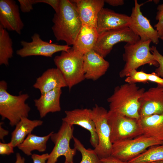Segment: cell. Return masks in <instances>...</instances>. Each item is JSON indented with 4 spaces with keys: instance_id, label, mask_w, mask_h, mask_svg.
Instances as JSON below:
<instances>
[{
    "instance_id": "cell-1",
    "label": "cell",
    "mask_w": 163,
    "mask_h": 163,
    "mask_svg": "<svg viewBox=\"0 0 163 163\" xmlns=\"http://www.w3.org/2000/svg\"><path fill=\"white\" fill-rule=\"evenodd\" d=\"M52 29L56 40L73 45L82 24L71 0H60L59 12L55 13Z\"/></svg>"
},
{
    "instance_id": "cell-2",
    "label": "cell",
    "mask_w": 163,
    "mask_h": 163,
    "mask_svg": "<svg viewBox=\"0 0 163 163\" xmlns=\"http://www.w3.org/2000/svg\"><path fill=\"white\" fill-rule=\"evenodd\" d=\"M145 91L136 84L126 83L114 88L107 99L109 110L127 117L139 119V100Z\"/></svg>"
},
{
    "instance_id": "cell-3",
    "label": "cell",
    "mask_w": 163,
    "mask_h": 163,
    "mask_svg": "<svg viewBox=\"0 0 163 163\" xmlns=\"http://www.w3.org/2000/svg\"><path fill=\"white\" fill-rule=\"evenodd\" d=\"M6 81L0 82V115L2 119H7L11 126H15L23 117H28L30 108L26 103L29 98L27 94L14 95L7 91Z\"/></svg>"
},
{
    "instance_id": "cell-4",
    "label": "cell",
    "mask_w": 163,
    "mask_h": 163,
    "mask_svg": "<svg viewBox=\"0 0 163 163\" xmlns=\"http://www.w3.org/2000/svg\"><path fill=\"white\" fill-rule=\"evenodd\" d=\"M151 42L150 40H139L134 43H126L122 56L125 63L119 72L120 78L127 77L132 71L145 64L158 67V64L150 50Z\"/></svg>"
},
{
    "instance_id": "cell-5",
    "label": "cell",
    "mask_w": 163,
    "mask_h": 163,
    "mask_svg": "<svg viewBox=\"0 0 163 163\" xmlns=\"http://www.w3.org/2000/svg\"><path fill=\"white\" fill-rule=\"evenodd\" d=\"M83 55L72 47L61 52L53 60L57 68L62 75L69 89L85 79L83 70Z\"/></svg>"
},
{
    "instance_id": "cell-6",
    "label": "cell",
    "mask_w": 163,
    "mask_h": 163,
    "mask_svg": "<svg viewBox=\"0 0 163 163\" xmlns=\"http://www.w3.org/2000/svg\"><path fill=\"white\" fill-rule=\"evenodd\" d=\"M162 144L163 141L142 134L133 139L113 144L111 155L127 162L150 147Z\"/></svg>"
},
{
    "instance_id": "cell-7",
    "label": "cell",
    "mask_w": 163,
    "mask_h": 163,
    "mask_svg": "<svg viewBox=\"0 0 163 163\" xmlns=\"http://www.w3.org/2000/svg\"><path fill=\"white\" fill-rule=\"evenodd\" d=\"M108 120L111 128L110 140L112 144L142 134L139 119L109 110Z\"/></svg>"
},
{
    "instance_id": "cell-8",
    "label": "cell",
    "mask_w": 163,
    "mask_h": 163,
    "mask_svg": "<svg viewBox=\"0 0 163 163\" xmlns=\"http://www.w3.org/2000/svg\"><path fill=\"white\" fill-rule=\"evenodd\" d=\"M92 110L98 142L94 150L101 159L111 155L113 144L110 140L111 128L108 120V112L105 108L96 104Z\"/></svg>"
},
{
    "instance_id": "cell-9",
    "label": "cell",
    "mask_w": 163,
    "mask_h": 163,
    "mask_svg": "<svg viewBox=\"0 0 163 163\" xmlns=\"http://www.w3.org/2000/svg\"><path fill=\"white\" fill-rule=\"evenodd\" d=\"M73 126L62 121L58 131L52 133L50 138L54 146L49 154L46 163H56L62 156L65 157V161L73 162V157L77 150L75 148H71L70 146V140L73 137Z\"/></svg>"
},
{
    "instance_id": "cell-10",
    "label": "cell",
    "mask_w": 163,
    "mask_h": 163,
    "mask_svg": "<svg viewBox=\"0 0 163 163\" xmlns=\"http://www.w3.org/2000/svg\"><path fill=\"white\" fill-rule=\"evenodd\" d=\"M139 40L128 27L110 30L99 34L94 50L104 58L117 43L121 42L133 43Z\"/></svg>"
},
{
    "instance_id": "cell-11",
    "label": "cell",
    "mask_w": 163,
    "mask_h": 163,
    "mask_svg": "<svg viewBox=\"0 0 163 163\" xmlns=\"http://www.w3.org/2000/svg\"><path fill=\"white\" fill-rule=\"evenodd\" d=\"M31 38L32 41L30 42L21 41L22 48L17 51L18 55L21 57L37 56L51 57L55 53L67 51L71 48L66 44L60 45L43 41L36 33Z\"/></svg>"
},
{
    "instance_id": "cell-12",
    "label": "cell",
    "mask_w": 163,
    "mask_h": 163,
    "mask_svg": "<svg viewBox=\"0 0 163 163\" xmlns=\"http://www.w3.org/2000/svg\"><path fill=\"white\" fill-rule=\"evenodd\" d=\"M134 6L132 9L130 22L128 27L142 41L150 40L157 44L159 37L157 30L151 25L150 21L143 14L140 8L143 4L134 1Z\"/></svg>"
},
{
    "instance_id": "cell-13",
    "label": "cell",
    "mask_w": 163,
    "mask_h": 163,
    "mask_svg": "<svg viewBox=\"0 0 163 163\" xmlns=\"http://www.w3.org/2000/svg\"><path fill=\"white\" fill-rule=\"evenodd\" d=\"M66 116L62 121L73 126L77 125L88 131L90 134V142L94 148L98 142L95 123L92 117L91 109H76L65 112Z\"/></svg>"
},
{
    "instance_id": "cell-14",
    "label": "cell",
    "mask_w": 163,
    "mask_h": 163,
    "mask_svg": "<svg viewBox=\"0 0 163 163\" xmlns=\"http://www.w3.org/2000/svg\"><path fill=\"white\" fill-rule=\"evenodd\" d=\"M140 118L163 113V87L157 85L145 91L139 100Z\"/></svg>"
},
{
    "instance_id": "cell-15",
    "label": "cell",
    "mask_w": 163,
    "mask_h": 163,
    "mask_svg": "<svg viewBox=\"0 0 163 163\" xmlns=\"http://www.w3.org/2000/svg\"><path fill=\"white\" fill-rule=\"evenodd\" d=\"M0 25L6 30L21 34L24 24L19 7L14 1L0 0Z\"/></svg>"
},
{
    "instance_id": "cell-16",
    "label": "cell",
    "mask_w": 163,
    "mask_h": 163,
    "mask_svg": "<svg viewBox=\"0 0 163 163\" xmlns=\"http://www.w3.org/2000/svg\"><path fill=\"white\" fill-rule=\"evenodd\" d=\"M75 7L83 24L96 28L99 14L104 8V0H71Z\"/></svg>"
},
{
    "instance_id": "cell-17",
    "label": "cell",
    "mask_w": 163,
    "mask_h": 163,
    "mask_svg": "<svg viewBox=\"0 0 163 163\" xmlns=\"http://www.w3.org/2000/svg\"><path fill=\"white\" fill-rule=\"evenodd\" d=\"M83 70L85 79L96 81L104 75L108 69V61L94 50L84 54L83 56Z\"/></svg>"
},
{
    "instance_id": "cell-18",
    "label": "cell",
    "mask_w": 163,
    "mask_h": 163,
    "mask_svg": "<svg viewBox=\"0 0 163 163\" xmlns=\"http://www.w3.org/2000/svg\"><path fill=\"white\" fill-rule=\"evenodd\" d=\"M130 16L103 8L100 12L96 29L99 34L110 30L128 27Z\"/></svg>"
},
{
    "instance_id": "cell-19",
    "label": "cell",
    "mask_w": 163,
    "mask_h": 163,
    "mask_svg": "<svg viewBox=\"0 0 163 163\" xmlns=\"http://www.w3.org/2000/svg\"><path fill=\"white\" fill-rule=\"evenodd\" d=\"M33 87L39 89L41 94L67 85L60 71L57 68H52L48 69L37 78Z\"/></svg>"
},
{
    "instance_id": "cell-20",
    "label": "cell",
    "mask_w": 163,
    "mask_h": 163,
    "mask_svg": "<svg viewBox=\"0 0 163 163\" xmlns=\"http://www.w3.org/2000/svg\"><path fill=\"white\" fill-rule=\"evenodd\" d=\"M62 94L61 88H56L41 94L38 99L34 101L35 106L41 118L49 113L60 111V98Z\"/></svg>"
},
{
    "instance_id": "cell-21",
    "label": "cell",
    "mask_w": 163,
    "mask_h": 163,
    "mask_svg": "<svg viewBox=\"0 0 163 163\" xmlns=\"http://www.w3.org/2000/svg\"><path fill=\"white\" fill-rule=\"evenodd\" d=\"M99 35L96 27L82 24L72 48L84 55L94 50Z\"/></svg>"
},
{
    "instance_id": "cell-22",
    "label": "cell",
    "mask_w": 163,
    "mask_h": 163,
    "mask_svg": "<svg viewBox=\"0 0 163 163\" xmlns=\"http://www.w3.org/2000/svg\"><path fill=\"white\" fill-rule=\"evenodd\" d=\"M142 134L163 141V113L140 118Z\"/></svg>"
},
{
    "instance_id": "cell-23",
    "label": "cell",
    "mask_w": 163,
    "mask_h": 163,
    "mask_svg": "<svg viewBox=\"0 0 163 163\" xmlns=\"http://www.w3.org/2000/svg\"><path fill=\"white\" fill-rule=\"evenodd\" d=\"M43 123V121L40 120H31L27 117L22 118L12 132L10 142L14 147H17L31 133L34 128Z\"/></svg>"
},
{
    "instance_id": "cell-24",
    "label": "cell",
    "mask_w": 163,
    "mask_h": 163,
    "mask_svg": "<svg viewBox=\"0 0 163 163\" xmlns=\"http://www.w3.org/2000/svg\"><path fill=\"white\" fill-rule=\"evenodd\" d=\"M53 132H52L48 135L42 136L31 133L17 147L27 156L31 155L32 152L34 150L43 152L46 150L47 142Z\"/></svg>"
},
{
    "instance_id": "cell-25",
    "label": "cell",
    "mask_w": 163,
    "mask_h": 163,
    "mask_svg": "<svg viewBox=\"0 0 163 163\" xmlns=\"http://www.w3.org/2000/svg\"><path fill=\"white\" fill-rule=\"evenodd\" d=\"M13 53L12 40L7 30L0 25V65L8 66Z\"/></svg>"
},
{
    "instance_id": "cell-26",
    "label": "cell",
    "mask_w": 163,
    "mask_h": 163,
    "mask_svg": "<svg viewBox=\"0 0 163 163\" xmlns=\"http://www.w3.org/2000/svg\"><path fill=\"white\" fill-rule=\"evenodd\" d=\"M163 160V144L152 146L127 163H150Z\"/></svg>"
},
{
    "instance_id": "cell-27",
    "label": "cell",
    "mask_w": 163,
    "mask_h": 163,
    "mask_svg": "<svg viewBox=\"0 0 163 163\" xmlns=\"http://www.w3.org/2000/svg\"><path fill=\"white\" fill-rule=\"evenodd\" d=\"M74 148L81 153L82 158L80 163H102L94 149H87L79 140L73 137Z\"/></svg>"
},
{
    "instance_id": "cell-28",
    "label": "cell",
    "mask_w": 163,
    "mask_h": 163,
    "mask_svg": "<svg viewBox=\"0 0 163 163\" xmlns=\"http://www.w3.org/2000/svg\"><path fill=\"white\" fill-rule=\"evenodd\" d=\"M148 73L134 70L131 71L126 77L125 81L126 83L130 84L145 83L148 81Z\"/></svg>"
},
{
    "instance_id": "cell-29",
    "label": "cell",
    "mask_w": 163,
    "mask_h": 163,
    "mask_svg": "<svg viewBox=\"0 0 163 163\" xmlns=\"http://www.w3.org/2000/svg\"><path fill=\"white\" fill-rule=\"evenodd\" d=\"M150 50L158 64V66L154 72L158 76L163 78V56L155 46L150 47Z\"/></svg>"
},
{
    "instance_id": "cell-30",
    "label": "cell",
    "mask_w": 163,
    "mask_h": 163,
    "mask_svg": "<svg viewBox=\"0 0 163 163\" xmlns=\"http://www.w3.org/2000/svg\"><path fill=\"white\" fill-rule=\"evenodd\" d=\"M157 10L155 19L158 21L154 27L158 32L160 38L163 34V4L158 6Z\"/></svg>"
},
{
    "instance_id": "cell-31",
    "label": "cell",
    "mask_w": 163,
    "mask_h": 163,
    "mask_svg": "<svg viewBox=\"0 0 163 163\" xmlns=\"http://www.w3.org/2000/svg\"><path fill=\"white\" fill-rule=\"evenodd\" d=\"M20 8L24 13L30 12L33 9V5L35 4L34 0H18Z\"/></svg>"
},
{
    "instance_id": "cell-32",
    "label": "cell",
    "mask_w": 163,
    "mask_h": 163,
    "mask_svg": "<svg viewBox=\"0 0 163 163\" xmlns=\"http://www.w3.org/2000/svg\"><path fill=\"white\" fill-rule=\"evenodd\" d=\"M14 146L10 142L8 143L0 142V154L9 155L14 152Z\"/></svg>"
},
{
    "instance_id": "cell-33",
    "label": "cell",
    "mask_w": 163,
    "mask_h": 163,
    "mask_svg": "<svg viewBox=\"0 0 163 163\" xmlns=\"http://www.w3.org/2000/svg\"><path fill=\"white\" fill-rule=\"evenodd\" d=\"M60 0H35L36 3H43L51 6L54 9L56 13H58L59 10Z\"/></svg>"
},
{
    "instance_id": "cell-34",
    "label": "cell",
    "mask_w": 163,
    "mask_h": 163,
    "mask_svg": "<svg viewBox=\"0 0 163 163\" xmlns=\"http://www.w3.org/2000/svg\"><path fill=\"white\" fill-rule=\"evenodd\" d=\"M31 156L33 163H46V161L49 158V154L46 153L39 155L33 154Z\"/></svg>"
},
{
    "instance_id": "cell-35",
    "label": "cell",
    "mask_w": 163,
    "mask_h": 163,
    "mask_svg": "<svg viewBox=\"0 0 163 163\" xmlns=\"http://www.w3.org/2000/svg\"><path fill=\"white\" fill-rule=\"evenodd\" d=\"M148 81L154 82L163 87V78L157 75L154 72L148 73Z\"/></svg>"
},
{
    "instance_id": "cell-36",
    "label": "cell",
    "mask_w": 163,
    "mask_h": 163,
    "mask_svg": "<svg viewBox=\"0 0 163 163\" xmlns=\"http://www.w3.org/2000/svg\"><path fill=\"white\" fill-rule=\"evenodd\" d=\"M102 163H127L112 155L101 159Z\"/></svg>"
},
{
    "instance_id": "cell-37",
    "label": "cell",
    "mask_w": 163,
    "mask_h": 163,
    "mask_svg": "<svg viewBox=\"0 0 163 163\" xmlns=\"http://www.w3.org/2000/svg\"><path fill=\"white\" fill-rule=\"evenodd\" d=\"M105 2L113 6H117L123 5L124 1L123 0H105Z\"/></svg>"
},
{
    "instance_id": "cell-38",
    "label": "cell",
    "mask_w": 163,
    "mask_h": 163,
    "mask_svg": "<svg viewBox=\"0 0 163 163\" xmlns=\"http://www.w3.org/2000/svg\"><path fill=\"white\" fill-rule=\"evenodd\" d=\"M2 123H1L0 125V139L2 141L4 142V138L5 136L8 135L9 131L2 127Z\"/></svg>"
},
{
    "instance_id": "cell-39",
    "label": "cell",
    "mask_w": 163,
    "mask_h": 163,
    "mask_svg": "<svg viewBox=\"0 0 163 163\" xmlns=\"http://www.w3.org/2000/svg\"><path fill=\"white\" fill-rule=\"evenodd\" d=\"M15 163H25L24 158L20 154L17 153L16 155V161Z\"/></svg>"
},
{
    "instance_id": "cell-40",
    "label": "cell",
    "mask_w": 163,
    "mask_h": 163,
    "mask_svg": "<svg viewBox=\"0 0 163 163\" xmlns=\"http://www.w3.org/2000/svg\"><path fill=\"white\" fill-rule=\"evenodd\" d=\"M150 163H163V160L154 161Z\"/></svg>"
},
{
    "instance_id": "cell-41",
    "label": "cell",
    "mask_w": 163,
    "mask_h": 163,
    "mask_svg": "<svg viewBox=\"0 0 163 163\" xmlns=\"http://www.w3.org/2000/svg\"><path fill=\"white\" fill-rule=\"evenodd\" d=\"M160 39L163 40V34L162 36L160 37Z\"/></svg>"
},
{
    "instance_id": "cell-42",
    "label": "cell",
    "mask_w": 163,
    "mask_h": 163,
    "mask_svg": "<svg viewBox=\"0 0 163 163\" xmlns=\"http://www.w3.org/2000/svg\"><path fill=\"white\" fill-rule=\"evenodd\" d=\"M64 163H73V162H68L66 161H65V162H64Z\"/></svg>"
}]
</instances>
